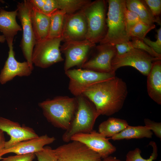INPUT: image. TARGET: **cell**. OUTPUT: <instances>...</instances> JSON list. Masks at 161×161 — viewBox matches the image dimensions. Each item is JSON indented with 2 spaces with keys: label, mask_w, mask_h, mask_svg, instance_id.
<instances>
[{
  "label": "cell",
  "mask_w": 161,
  "mask_h": 161,
  "mask_svg": "<svg viewBox=\"0 0 161 161\" xmlns=\"http://www.w3.org/2000/svg\"><path fill=\"white\" fill-rule=\"evenodd\" d=\"M128 94L127 86L116 76L91 85L82 94L94 105L100 115L110 116L122 108Z\"/></svg>",
  "instance_id": "6da1fadb"
},
{
  "label": "cell",
  "mask_w": 161,
  "mask_h": 161,
  "mask_svg": "<svg viewBox=\"0 0 161 161\" xmlns=\"http://www.w3.org/2000/svg\"><path fill=\"white\" fill-rule=\"evenodd\" d=\"M39 107L48 122L65 131L69 128L76 112V97L59 96L40 102Z\"/></svg>",
  "instance_id": "7a4b0ae2"
},
{
  "label": "cell",
  "mask_w": 161,
  "mask_h": 161,
  "mask_svg": "<svg viewBox=\"0 0 161 161\" xmlns=\"http://www.w3.org/2000/svg\"><path fill=\"white\" fill-rule=\"evenodd\" d=\"M107 13V31L100 44L115 46L130 41L127 34L125 21V13L127 9L125 0H108Z\"/></svg>",
  "instance_id": "3957f363"
},
{
  "label": "cell",
  "mask_w": 161,
  "mask_h": 161,
  "mask_svg": "<svg viewBox=\"0 0 161 161\" xmlns=\"http://www.w3.org/2000/svg\"><path fill=\"white\" fill-rule=\"evenodd\" d=\"M106 2L104 0L91 1L80 10L87 23L86 39L94 44L100 43L106 33Z\"/></svg>",
  "instance_id": "277c9868"
},
{
  "label": "cell",
  "mask_w": 161,
  "mask_h": 161,
  "mask_svg": "<svg viewBox=\"0 0 161 161\" xmlns=\"http://www.w3.org/2000/svg\"><path fill=\"white\" fill-rule=\"evenodd\" d=\"M78 107L74 117L69 129L62 136L65 142L71 141L72 136L79 133H88L93 130L98 115L93 103L82 94L75 96Z\"/></svg>",
  "instance_id": "5b68a950"
},
{
  "label": "cell",
  "mask_w": 161,
  "mask_h": 161,
  "mask_svg": "<svg viewBox=\"0 0 161 161\" xmlns=\"http://www.w3.org/2000/svg\"><path fill=\"white\" fill-rule=\"evenodd\" d=\"M17 7V16L21 22L23 31L20 46L26 61L33 68L32 55L36 42L31 21V13L33 5L30 0H24L18 2Z\"/></svg>",
  "instance_id": "8992f818"
},
{
  "label": "cell",
  "mask_w": 161,
  "mask_h": 161,
  "mask_svg": "<svg viewBox=\"0 0 161 161\" xmlns=\"http://www.w3.org/2000/svg\"><path fill=\"white\" fill-rule=\"evenodd\" d=\"M61 38H50L36 41L32 55V64L46 68L64 60L60 50Z\"/></svg>",
  "instance_id": "52a82bcc"
},
{
  "label": "cell",
  "mask_w": 161,
  "mask_h": 161,
  "mask_svg": "<svg viewBox=\"0 0 161 161\" xmlns=\"http://www.w3.org/2000/svg\"><path fill=\"white\" fill-rule=\"evenodd\" d=\"M161 58L153 57L141 49L133 48L120 55H116L111 62L114 72L124 66L133 67L143 75L147 76L154 63Z\"/></svg>",
  "instance_id": "ba28073f"
},
{
  "label": "cell",
  "mask_w": 161,
  "mask_h": 161,
  "mask_svg": "<svg viewBox=\"0 0 161 161\" xmlns=\"http://www.w3.org/2000/svg\"><path fill=\"white\" fill-rule=\"evenodd\" d=\"M69 78V89L75 96L82 94L87 87L115 76L114 73H104L82 69H69L65 71Z\"/></svg>",
  "instance_id": "9c48e42d"
},
{
  "label": "cell",
  "mask_w": 161,
  "mask_h": 161,
  "mask_svg": "<svg viewBox=\"0 0 161 161\" xmlns=\"http://www.w3.org/2000/svg\"><path fill=\"white\" fill-rule=\"evenodd\" d=\"M95 46L86 39L64 42L60 50L65 56V71L75 66L82 67L86 62L89 52Z\"/></svg>",
  "instance_id": "30bf717a"
},
{
  "label": "cell",
  "mask_w": 161,
  "mask_h": 161,
  "mask_svg": "<svg viewBox=\"0 0 161 161\" xmlns=\"http://www.w3.org/2000/svg\"><path fill=\"white\" fill-rule=\"evenodd\" d=\"M54 151L57 161H102L97 153L80 142L72 141L61 145Z\"/></svg>",
  "instance_id": "8fae6325"
},
{
  "label": "cell",
  "mask_w": 161,
  "mask_h": 161,
  "mask_svg": "<svg viewBox=\"0 0 161 161\" xmlns=\"http://www.w3.org/2000/svg\"><path fill=\"white\" fill-rule=\"evenodd\" d=\"M87 25L86 18L80 10L65 15L61 36L64 42L86 39Z\"/></svg>",
  "instance_id": "7c38bea8"
},
{
  "label": "cell",
  "mask_w": 161,
  "mask_h": 161,
  "mask_svg": "<svg viewBox=\"0 0 161 161\" xmlns=\"http://www.w3.org/2000/svg\"><path fill=\"white\" fill-rule=\"evenodd\" d=\"M109 139L101 134L93 130L89 133L75 134L71 137V141L83 143L103 159L116 150V147L109 141Z\"/></svg>",
  "instance_id": "4fadbf2b"
},
{
  "label": "cell",
  "mask_w": 161,
  "mask_h": 161,
  "mask_svg": "<svg viewBox=\"0 0 161 161\" xmlns=\"http://www.w3.org/2000/svg\"><path fill=\"white\" fill-rule=\"evenodd\" d=\"M96 53L81 67L84 69L104 73H114L112 70L111 62L117 55L115 46L100 44L95 46Z\"/></svg>",
  "instance_id": "5bb4252c"
},
{
  "label": "cell",
  "mask_w": 161,
  "mask_h": 161,
  "mask_svg": "<svg viewBox=\"0 0 161 161\" xmlns=\"http://www.w3.org/2000/svg\"><path fill=\"white\" fill-rule=\"evenodd\" d=\"M0 129L10 136L6 141L4 148H9L20 142L35 138L39 136L32 128L24 125L0 117Z\"/></svg>",
  "instance_id": "9a60e30c"
},
{
  "label": "cell",
  "mask_w": 161,
  "mask_h": 161,
  "mask_svg": "<svg viewBox=\"0 0 161 161\" xmlns=\"http://www.w3.org/2000/svg\"><path fill=\"white\" fill-rule=\"evenodd\" d=\"M9 48L8 57L0 74V83L2 84L11 80L16 76H28L33 69L27 61L21 62L16 59L13 46Z\"/></svg>",
  "instance_id": "2e32d148"
},
{
  "label": "cell",
  "mask_w": 161,
  "mask_h": 161,
  "mask_svg": "<svg viewBox=\"0 0 161 161\" xmlns=\"http://www.w3.org/2000/svg\"><path fill=\"white\" fill-rule=\"evenodd\" d=\"M55 140L54 137H49L47 134L19 142L0 151V156L14 153L16 154L34 153L41 151L45 145L51 144Z\"/></svg>",
  "instance_id": "e0dca14e"
},
{
  "label": "cell",
  "mask_w": 161,
  "mask_h": 161,
  "mask_svg": "<svg viewBox=\"0 0 161 161\" xmlns=\"http://www.w3.org/2000/svg\"><path fill=\"white\" fill-rule=\"evenodd\" d=\"M18 10L7 11L0 8V31L4 36L8 47L13 46L15 36L22 31L21 27L18 24L16 17Z\"/></svg>",
  "instance_id": "ac0fdd59"
},
{
  "label": "cell",
  "mask_w": 161,
  "mask_h": 161,
  "mask_svg": "<svg viewBox=\"0 0 161 161\" xmlns=\"http://www.w3.org/2000/svg\"><path fill=\"white\" fill-rule=\"evenodd\" d=\"M147 86L150 97L159 105L161 104V61L154 62L147 76Z\"/></svg>",
  "instance_id": "d6986e66"
},
{
  "label": "cell",
  "mask_w": 161,
  "mask_h": 161,
  "mask_svg": "<svg viewBox=\"0 0 161 161\" xmlns=\"http://www.w3.org/2000/svg\"><path fill=\"white\" fill-rule=\"evenodd\" d=\"M31 21L36 41L47 38L50 22V16L43 13L33 6L31 13Z\"/></svg>",
  "instance_id": "ffe728a7"
},
{
  "label": "cell",
  "mask_w": 161,
  "mask_h": 161,
  "mask_svg": "<svg viewBox=\"0 0 161 161\" xmlns=\"http://www.w3.org/2000/svg\"><path fill=\"white\" fill-rule=\"evenodd\" d=\"M127 9L136 13L141 21L149 25H153L156 22L161 25L160 18L154 16L144 0H126Z\"/></svg>",
  "instance_id": "44dd1931"
},
{
  "label": "cell",
  "mask_w": 161,
  "mask_h": 161,
  "mask_svg": "<svg viewBox=\"0 0 161 161\" xmlns=\"http://www.w3.org/2000/svg\"><path fill=\"white\" fill-rule=\"evenodd\" d=\"M129 125L125 120L110 117L99 125V132L106 137H111L121 132Z\"/></svg>",
  "instance_id": "7402d4cb"
},
{
  "label": "cell",
  "mask_w": 161,
  "mask_h": 161,
  "mask_svg": "<svg viewBox=\"0 0 161 161\" xmlns=\"http://www.w3.org/2000/svg\"><path fill=\"white\" fill-rule=\"evenodd\" d=\"M153 133L145 126H132L129 125L119 133L111 137L114 140L131 139L151 138Z\"/></svg>",
  "instance_id": "603a6c76"
},
{
  "label": "cell",
  "mask_w": 161,
  "mask_h": 161,
  "mask_svg": "<svg viewBox=\"0 0 161 161\" xmlns=\"http://www.w3.org/2000/svg\"><path fill=\"white\" fill-rule=\"evenodd\" d=\"M66 13L64 11L58 10L50 16V22L48 38H61Z\"/></svg>",
  "instance_id": "cb8c5ba5"
},
{
  "label": "cell",
  "mask_w": 161,
  "mask_h": 161,
  "mask_svg": "<svg viewBox=\"0 0 161 161\" xmlns=\"http://www.w3.org/2000/svg\"><path fill=\"white\" fill-rule=\"evenodd\" d=\"M91 1L88 0H55L57 9L62 10L67 14L81 10Z\"/></svg>",
  "instance_id": "d4e9b609"
},
{
  "label": "cell",
  "mask_w": 161,
  "mask_h": 161,
  "mask_svg": "<svg viewBox=\"0 0 161 161\" xmlns=\"http://www.w3.org/2000/svg\"><path fill=\"white\" fill-rule=\"evenodd\" d=\"M149 144L153 148V151L151 156L148 159H144L141 154V150L139 148H136L133 150L129 151L126 155V161H153L155 160L158 156L157 147L156 143L151 141Z\"/></svg>",
  "instance_id": "484cf974"
},
{
  "label": "cell",
  "mask_w": 161,
  "mask_h": 161,
  "mask_svg": "<svg viewBox=\"0 0 161 161\" xmlns=\"http://www.w3.org/2000/svg\"><path fill=\"white\" fill-rule=\"evenodd\" d=\"M155 27L154 24L149 25L140 21L131 29L129 36L131 38L135 37L143 40L146 34Z\"/></svg>",
  "instance_id": "4316f807"
},
{
  "label": "cell",
  "mask_w": 161,
  "mask_h": 161,
  "mask_svg": "<svg viewBox=\"0 0 161 161\" xmlns=\"http://www.w3.org/2000/svg\"><path fill=\"white\" fill-rule=\"evenodd\" d=\"M131 42L134 48L142 50L153 57L161 58V54L155 52L144 42L143 40L135 37L131 38Z\"/></svg>",
  "instance_id": "83f0119b"
},
{
  "label": "cell",
  "mask_w": 161,
  "mask_h": 161,
  "mask_svg": "<svg viewBox=\"0 0 161 161\" xmlns=\"http://www.w3.org/2000/svg\"><path fill=\"white\" fill-rule=\"evenodd\" d=\"M38 161H57L54 149L50 147H44L41 151L36 153Z\"/></svg>",
  "instance_id": "f1b7e54d"
},
{
  "label": "cell",
  "mask_w": 161,
  "mask_h": 161,
  "mask_svg": "<svg viewBox=\"0 0 161 161\" xmlns=\"http://www.w3.org/2000/svg\"><path fill=\"white\" fill-rule=\"evenodd\" d=\"M140 21L139 16L136 13L127 9L126 10L125 13L126 29L127 33L129 36L131 29Z\"/></svg>",
  "instance_id": "f546056e"
},
{
  "label": "cell",
  "mask_w": 161,
  "mask_h": 161,
  "mask_svg": "<svg viewBox=\"0 0 161 161\" xmlns=\"http://www.w3.org/2000/svg\"><path fill=\"white\" fill-rule=\"evenodd\" d=\"M156 35L157 40L152 41L150 39L145 38L144 42L150 47L155 52L159 54H161V28L157 30Z\"/></svg>",
  "instance_id": "4dcf8cb0"
},
{
  "label": "cell",
  "mask_w": 161,
  "mask_h": 161,
  "mask_svg": "<svg viewBox=\"0 0 161 161\" xmlns=\"http://www.w3.org/2000/svg\"><path fill=\"white\" fill-rule=\"evenodd\" d=\"M144 122L145 126L151 131H152L157 137L160 139L161 138L160 122H156L147 118L144 119Z\"/></svg>",
  "instance_id": "1f68e13d"
},
{
  "label": "cell",
  "mask_w": 161,
  "mask_h": 161,
  "mask_svg": "<svg viewBox=\"0 0 161 161\" xmlns=\"http://www.w3.org/2000/svg\"><path fill=\"white\" fill-rule=\"evenodd\" d=\"M153 15L155 17L159 18L161 13V0H145Z\"/></svg>",
  "instance_id": "d6a6232c"
},
{
  "label": "cell",
  "mask_w": 161,
  "mask_h": 161,
  "mask_svg": "<svg viewBox=\"0 0 161 161\" xmlns=\"http://www.w3.org/2000/svg\"><path fill=\"white\" fill-rule=\"evenodd\" d=\"M35 157L34 153L16 154L2 158L1 161H32Z\"/></svg>",
  "instance_id": "836d02e7"
},
{
  "label": "cell",
  "mask_w": 161,
  "mask_h": 161,
  "mask_svg": "<svg viewBox=\"0 0 161 161\" xmlns=\"http://www.w3.org/2000/svg\"><path fill=\"white\" fill-rule=\"evenodd\" d=\"M55 0H45L44 5L41 12L49 16L57 10Z\"/></svg>",
  "instance_id": "e575fe53"
},
{
  "label": "cell",
  "mask_w": 161,
  "mask_h": 161,
  "mask_svg": "<svg viewBox=\"0 0 161 161\" xmlns=\"http://www.w3.org/2000/svg\"><path fill=\"white\" fill-rule=\"evenodd\" d=\"M117 51V55H123L133 49L131 41L115 45Z\"/></svg>",
  "instance_id": "d590c367"
},
{
  "label": "cell",
  "mask_w": 161,
  "mask_h": 161,
  "mask_svg": "<svg viewBox=\"0 0 161 161\" xmlns=\"http://www.w3.org/2000/svg\"><path fill=\"white\" fill-rule=\"evenodd\" d=\"M30 1L36 9L41 11L44 4L45 0H30Z\"/></svg>",
  "instance_id": "8d00e7d4"
},
{
  "label": "cell",
  "mask_w": 161,
  "mask_h": 161,
  "mask_svg": "<svg viewBox=\"0 0 161 161\" xmlns=\"http://www.w3.org/2000/svg\"><path fill=\"white\" fill-rule=\"evenodd\" d=\"M5 142L4 132L0 129V151L4 148Z\"/></svg>",
  "instance_id": "74e56055"
},
{
  "label": "cell",
  "mask_w": 161,
  "mask_h": 161,
  "mask_svg": "<svg viewBox=\"0 0 161 161\" xmlns=\"http://www.w3.org/2000/svg\"><path fill=\"white\" fill-rule=\"evenodd\" d=\"M102 161H123L115 157L112 156L103 159Z\"/></svg>",
  "instance_id": "f35d334b"
},
{
  "label": "cell",
  "mask_w": 161,
  "mask_h": 161,
  "mask_svg": "<svg viewBox=\"0 0 161 161\" xmlns=\"http://www.w3.org/2000/svg\"><path fill=\"white\" fill-rule=\"evenodd\" d=\"M6 41L5 38L4 36L2 35H0V42L4 43Z\"/></svg>",
  "instance_id": "ab89813d"
},
{
  "label": "cell",
  "mask_w": 161,
  "mask_h": 161,
  "mask_svg": "<svg viewBox=\"0 0 161 161\" xmlns=\"http://www.w3.org/2000/svg\"><path fill=\"white\" fill-rule=\"evenodd\" d=\"M0 2L4 3V1H3V0H0Z\"/></svg>",
  "instance_id": "60d3db41"
},
{
  "label": "cell",
  "mask_w": 161,
  "mask_h": 161,
  "mask_svg": "<svg viewBox=\"0 0 161 161\" xmlns=\"http://www.w3.org/2000/svg\"><path fill=\"white\" fill-rule=\"evenodd\" d=\"M2 158V157L0 156V160H1Z\"/></svg>",
  "instance_id": "b9f144b4"
}]
</instances>
